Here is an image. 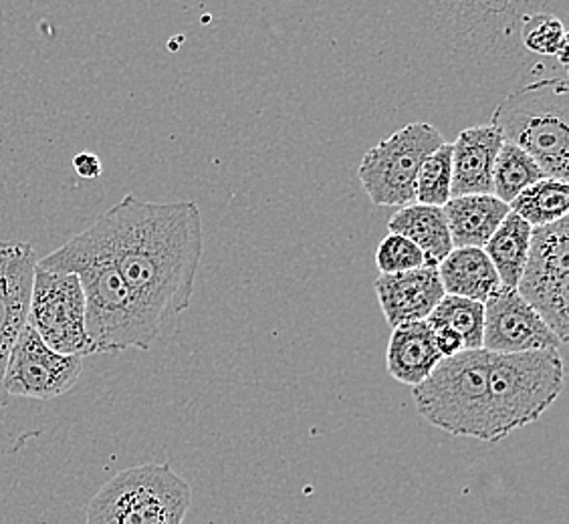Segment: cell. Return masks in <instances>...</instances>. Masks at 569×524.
Masks as SVG:
<instances>
[{"label": "cell", "instance_id": "5", "mask_svg": "<svg viewBox=\"0 0 569 524\" xmlns=\"http://www.w3.org/2000/svg\"><path fill=\"white\" fill-rule=\"evenodd\" d=\"M563 377L566 367L559 351H489V404L495 444L546 414L563 392Z\"/></svg>", "mask_w": 569, "mask_h": 524}, {"label": "cell", "instance_id": "13", "mask_svg": "<svg viewBox=\"0 0 569 524\" xmlns=\"http://www.w3.org/2000/svg\"><path fill=\"white\" fill-rule=\"evenodd\" d=\"M378 303L390 328L427 321L445 296L437 266H422L406 273L380 274L373 283Z\"/></svg>", "mask_w": 569, "mask_h": 524}, {"label": "cell", "instance_id": "16", "mask_svg": "<svg viewBox=\"0 0 569 524\" xmlns=\"http://www.w3.org/2000/svg\"><path fill=\"white\" fill-rule=\"evenodd\" d=\"M455 249H482L511 212L495 194L450 198L442 206Z\"/></svg>", "mask_w": 569, "mask_h": 524}, {"label": "cell", "instance_id": "8", "mask_svg": "<svg viewBox=\"0 0 569 524\" xmlns=\"http://www.w3.org/2000/svg\"><path fill=\"white\" fill-rule=\"evenodd\" d=\"M517 293L556 337L569 341V219L537 226Z\"/></svg>", "mask_w": 569, "mask_h": 524}, {"label": "cell", "instance_id": "18", "mask_svg": "<svg viewBox=\"0 0 569 524\" xmlns=\"http://www.w3.org/2000/svg\"><path fill=\"white\" fill-rule=\"evenodd\" d=\"M388 230L415 242L425 252L427 266H438L455 249L449 224L440 206H428L418 202L402 206L388 222Z\"/></svg>", "mask_w": 569, "mask_h": 524}, {"label": "cell", "instance_id": "24", "mask_svg": "<svg viewBox=\"0 0 569 524\" xmlns=\"http://www.w3.org/2000/svg\"><path fill=\"white\" fill-rule=\"evenodd\" d=\"M521 41L537 56L558 57L568 63V33L563 22L551 14H529L521 24Z\"/></svg>", "mask_w": 569, "mask_h": 524}, {"label": "cell", "instance_id": "4", "mask_svg": "<svg viewBox=\"0 0 569 524\" xmlns=\"http://www.w3.org/2000/svg\"><path fill=\"white\" fill-rule=\"evenodd\" d=\"M418 414L450 436L493 442L489 404V351H460L440 360L428 380L412 387Z\"/></svg>", "mask_w": 569, "mask_h": 524}, {"label": "cell", "instance_id": "21", "mask_svg": "<svg viewBox=\"0 0 569 524\" xmlns=\"http://www.w3.org/2000/svg\"><path fill=\"white\" fill-rule=\"evenodd\" d=\"M543 178L546 174L529 153L513 143L503 142L493 165L495 196L503 200L505 204H511L526 188Z\"/></svg>", "mask_w": 569, "mask_h": 524}, {"label": "cell", "instance_id": "1", "mask_svg": "<svg viewBox=\"0 0 569 524\" xmlns=\"http://www.w3.org/2000/svg\"><path fill=\"white\" fill-rule=\"evenodd\" d=\"M91 229L160 325L187 311L204 251L197 202H148L126 194Z\"/></svg>", "mask_w": 569, "mask_h": 524}, {"label": "cell", "instance_id": "19", "mask_svg": "<svg viewBox=\"0 0 569 524\" xmlns=\"http://www.w3.org/2000/svg\"><path fill=\"white\" fill-rule=\"evenodd\" d=\"M531 236L533 226L513 212H509L499 224V229L495 230L493 236L482 246L489 261L493 262L495 271L503 286L517 289L531 246Z\"/></svg>", "mask_w": 569, "mask_h": 524}, {"label": "cell", "instance_id": "9", "mask_svg": "<svg viewBox=\"0 0 569 524\" xmlns=\"http://www.w3.org/2000/svg\"><path fill=\"white\" fill-rule=\"evenodd\" d=\"M27 323L47 347L61 355H93L86 329V296L77 274L37 264Z\"/></svg>", "mask_w": 569, "mask_h": 524}, {"label": "cell", "instance_id": "15", "mask_svg": "<svg viewBox=\"0 0 569 524\" xmlns=\"http://www.w3.org/2000/svg\"><path fill=\"white\" fill-rule=\"evenodd\" d=\"M442 355L438 353L432 329L427 321L405 323L392 329L386 353V367L396 382L417 387L435 372Z\"/></svg>", "mask_w": 569, "mask_h": 524}, {"label": "cell", "instance_id": "26", "mask_svg": "<svg viewBox=\"0 0 569 524\" xmlns=\"http://www.w3.org/2000/svg\"><path fill=\"white\" fill-rule=\"evenodd\" d=\"M432 329V337H435V345H437L438 353L442 355V360L457 355L460 351H465V343L462 337L455 329L450 328H430Z\"/></svg>", "mask_w": 569, "mask_h": 524}, {"label": "cell", "instance_id": "17", "mask_svg": "<svg viewBox=\"0 0 569 524\" xmlns=\"http://www.w3.org/2000/svg\"><path fill=\"white\" fill-rule=\"evenodd\" d=\"M437 269L445 295L485 303L501 286L493 262L482 249H452Z\"/></svg>", "mask_w": 569, "mask_h": 524}, {"label": "cell", "instance_id": "6", "mask_svg": "<svg viewBox=\"0 0 569 524\" xmlns=\"http://www.w3.org/2000/svg\"><path fill=\"white\" fill-rule=\"evenodd\" d=\"M192 504L188 482L170 464L121 470L88 506L86 524H184Z\"/></svg>", "mask_w": 569, "mask_h": 524}, {"label": "cell", "instance_id": "14", "mask_svg": "<svg viewBox=\"0 0 569 524\" xmlns=\"http://www.w3.org/2000/svg\"><path fill=\"white\" fill-rule=\"evenodd\" d=\"M501 145L503 135L491 123L460 131L452 143V198L493 194V165Z\"/></svg>", "mask_w": 569, "mask_h": 524}, {"label": "cell", "instance_id": "7", "mask_svg": "<svg viewBox=\"0 0 569 524\" xmlns=\"http://www.w3.org/2000/svg\"><path fill=\"white\" fill-rule=\"evenodd\" d=\"M445 143L440 131L427 121H412L370 148L361 160V187L376 206H408L417 194L422 162Z\"/></svg>", "mask_w": 569, "mask_h": 524}, {"label": "cell", "instance_id": "3", "mask_svg": "<svg viewBox=\"0 0 569 524\" xmlns=\"http://www.w3.org/2000/svg\"><path fill=\"white\" fill-rule=\"evenodd\" d=\"M491 125L529 153L546 178L569 180V85L563 77L539 79L513 91L495 110Z\"/></svg>", "mask_w": 569, "mask_h": 524}, {"label": "cell", "instance_id": "23", "mask_svg": "<svg viewBox=\"0 0 569 524\" xmlns=\"http://www.w3.org/2000/svg\"><path fill=\"white\" fill-rule=\"evenodd\" d=\"M452 143H442L428 155L417 175L415 202L428 206H445L452 194Z\"/></svg>", "mask_w": 569, "mask_h": 524}, {"label": "cell", "instance_id": "27", "mask_svg": "<svg viewBox=\"0 0 569 524\" xmlns=\"http://www.w3.org/2000/svg\"><path fill=\"white\" fill-rule=\"evenodd\" d=\"M73 170H76L79 178H86V180H96L103 172V165L96 153L91 152H79L73 158Z\"/></svg>", "mask_w": 569, "mask_h": 524}, {"label": "cell", "instance_id": "22", "mask_svg": "<svg viewBox=\"0 0 569 524\" xmlns=\"http://www.w3.org/2000/svg\"><path fill=\"white\" fill-rule=\"evenodd\" d=\"M430 328L455 329L462 337L465 351L482 350V328H485V303L445 295L432 313L428 315Z\"/></svg>", "mask_w": 569, "mask_h": 524}, {"label": "cell", "instance_id": "20", "mask_svg": "<svg viewBox=\"0 0 569 524\" xmlns=\"http://www.w3.org/2000/svg\"><path fill=\"white\" fill-rule=\"evenodd\" d=\"M511 212L519 219L526 220L533 229L553 224L566 219L569 212L568 182L543 178L536 184L526 188L519 196L509 204Z\"/></svg>", "mask_w": 569, "mask_h": 524}, {"label": "cell", "instance_id": "12", "mask_svg": "<svg viewBox=\"0 0 569 524\" xmlns=\"http://www.w3.org/2000/svg\"><path fill=\"white\" fill-rule=\"evenodd\" d=\"M37 261L31 244L0 242V410L11 400L4 390V372L12 347L27 325Z\"/></svg>", "mask_w": 569, "mask_h": 524}, {"label": "cell", "instance_id": "2", "mask_svg": "<svg viewBox=\"0 0 569 524\" xmlns=\"http://www.w3.org/2000/svg\"><path fill=\"white\" fill-rule=\"evenodd\" d=\"M37 264L77 274L86 296V329L93 353L152 347L162 325L123 281L91 226Z\"/></svg>", "mask_w": 569, "mask_h": 524}, {"label": "cell", "instance_id": "25", "mask_svg": "<svg viewBox=\"0 0 569 524\" xmlns=\"http://www.w3.org/2000/svg\"><path fill=\"white\" fill-rule=\"evenodd\" d=\"M376 264L382 274L406 273L427 266V259L415 242L390 232L376 251Z\"/></svg>", "mask_w": 569, "mask_h": 524}, {"label": "cell", "instance_id": "11", "mask_svg": "<svg viewBox=\"0 0 569 524\" xmlns=\"http://www.w3.org/2000/svg\"><path fill=\"white\" fill-rule=\"evenodd\" d=\"M561 341L543 323L517 289L499 286L485 301L482 350L493 353H527V351H559Z\"/></svg>", "mask_w": 569, "mask_h": 524}, {"label": "cell", "instance_id": "10", "mask_svg": "<svg viewBox=\"0 0 569 524\" xmlns=\"http://www.w3.org/2000/svg\"><path fill=\"white\" fill-rule=\"evenodd\" d=\"M83 372V357L61 355L44 345L29 323L22 328L4 372L9 395L49 402L69 392Z\"/></svg>", "mask_w": 569, "mask_h": 524}]
</instances>
